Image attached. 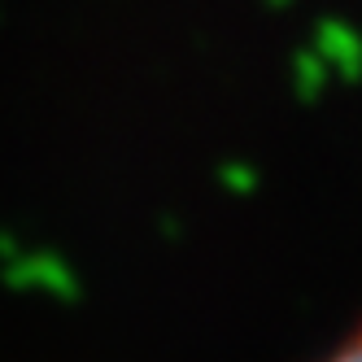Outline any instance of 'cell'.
Listing matches in <instances>:
<instances>
[{
    "instance_id": "1",
    "label": "cell",
    "mask_w": 362,
    "mask_h": 362,
    "mask_svg": "<svg viewBox=\"0 0 362 362\" xmlns=\"http://www.w3.org/2000/svg\"><path fill=\"white\" fill-rule=\"evenodd\" d=\"M305 362H362V310L341 332H332Z\"/></svg>"
}]
</instances>
